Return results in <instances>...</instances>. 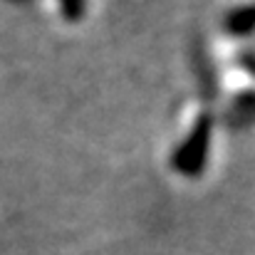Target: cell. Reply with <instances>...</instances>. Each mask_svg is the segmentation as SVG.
Here are the masks:
<instances>
[{
  "mask_svg": "<svg viewBox=\"0 0 255 255\" xmlns=\"http://www.w3.org/2000/svg\"><path fill=\"white\" fill-rule=\"evenodd\" d=\"M208 146H211V119L201 117L191 129V134L186 136V141L181 144V149L173 154V169L186 176H196L206 164Z\"/></svg>",
  "mask_w": 255,
  "mask_h": 255,
  "instance_id": "obj_1",
  "label": "cell"
},
{
  "mask_svg": "<svg viewBox=\"0 0 255 255\" xmlns=\"http://www.w3.org/2000/svg\"><path fill=\"white\" fill-rule=\"evenodd\" d=\"M228 30L231 32H238V35H246V32H253L255 30V2L253 5H246V7H238L228 15Z\"/></svg>",
  "mask_w": 255,
  "mask_h": 255,
  "instance_id": "obj_2",
  "label": "cell"
},
{
  "mask_svg": "<svg viewBox=\"0 0 255 255\" xmlns=\"http://www.w3.org/2000/svg\"><path fill=\"white\" fill-rule=\"evenodd\" d=\"M65 7H67L70 15H77L82 10V0H65Z\"/></svg>",
  "mask_w": 255,
  "mask_h": 255,
  "instance_id": "obj_3",
  "label": "cell"
}]
</instances>
